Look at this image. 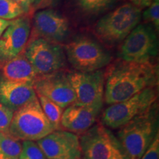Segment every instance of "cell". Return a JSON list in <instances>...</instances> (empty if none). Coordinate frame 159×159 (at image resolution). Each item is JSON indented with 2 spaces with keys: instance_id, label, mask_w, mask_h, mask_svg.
<instances>
[{
  "instance_id": "cell-1",
  "label": "cell",
  "mask_w": 159,
  "mask_h": 159,
  "mask_svg": "<svg viewBox=\"0 0 159 159\" xmlns=\"http://www.w3.org/2000/svg\"><path fill=\"white\" fill-rule=\"evenodd\" d=\"M158 65L119 59L105 71L104 100L108 105L127 100L149 87L158 85Z\"/></svg>"
},
{
  "instance_id": "cell-2",
  "label": "cell",
  "mask_w": 159,
  "mask_h": 159,
  "mask_svg": "<svg viewBox=\"0 0 159 159\" xmlns=\"http://www.w3.org/2000/svg\"><path fill=\"white\" fill-rule=\"evenodd\" d=\"M119 129L116 138L125 159H141L158 134V105L155 103Z\"/></svg>"
},
{
  "instance_id": "cell-3",
  "label": "cell",
  "mask_w": 159,
  "mask_h": 159,
  "mask_svg": "<svg viewBox=\"0 0 159 159\" xmlns=\"http://www.w3.org/2000/svg\"><path fill=\"white\" fill-rule=\"evenodd\" d=\"M142 9L132 3H125L101 18L94 26V33L108 45L124 41L140 22Z\"/></svg>"
},
{
  "instance_id": "cell-4",
  "label": "cell",
  "mask_w": 159,
  "mask_h": 159,
  "mask_svg": "<svg viewBox=\"0 0 159 159\" xmlns=\"http://www.w3.org/2000/svg\"><path fill=\"white\" fill-rule=\"evenodd\" d=\"M53 130L37 97L14 111L8 133L21 142H37Z\"/></svg>"
},
{
  "instance_id": "cell-5",
  "label": "cell",
  "mask_w": 159,
  "mask_h": 159,
  "mask_svg": "<svg viewBox=\"0 0 159 159\" xmlns=\"http://www.w3.org/2000/svg\"><path fill=\"white\" fill-rule=\"evenodd\" d=\"M156 86L149 87L122 102L109 105L102 112L100 122L110 129H119L144 114L156 103Z\"/></svg>"
},
{
  "instance_id": "cell-6",
  "label": "cell",
  "mask_w": 159,
  "mask_h": 159,
  "mask_svg": "<svg viewBox=\"0 0 159 159\" xmlns=\"http://www.w3.org/2000/svg\"><path fill=\"white\" fill-rule=\"evenodd\" d=\"M66 57L73 68L81 72H91L108 66L112 57L98 42L89 37H79L64 47Z\"/></svg>"
},
{
  "instance_id": "cell-7",
  "label": "cell",
  "mask_w": 159,
  "mask_h": 159,
  "mask_svg": "<svg viewBox=\"0 0 159 159\" xmlns=\"http://www.w3.org/2000/svg\"><path fill=\"white\" fill-rule=\"evenodd\" d=\"M81 159H125L118 139L100 122L79 135Z\"/></svg>"
},
{
  "instance_id": "cell-8",
  "label": "cell",
  "mask_w": 159,
  "mask_h": 159,
  "mask_svg": "<svg viewBox=\"0 0 159 159\" xmlns=\"http://www.w3.org/2000/svg\"><path fill=\"white\" fill-rule=\"evenodd\" d=\"M23 53L39 75L64 70L66 66V57L61 44L43 38L31 37Z\"/></svg>"
},
{
  "instance_id": "cell-9",
  "label": "cell",
  "mask_w": 159,
  "mask_h": 159,
  "mask_svg": "<svg viewBox=\"0 0 159 159\" xmlns=\"http://www.w3.org/2000/svg\"><path fill=\"white\" fill-rule=\"evenodd\" d=\"M158 52L156 30L149 24H139L122 41L118 56L128 62H152Z\"/></svg>"
},
{
  "instance_id": "cell-10",
  "label": "cell",
  "mask_w": 159,
  "mask_h": 159,
  "mask_svg": "<svg viewBox=\"0 0 159 159\" xmlns=\"http://www.w3.org/2000/svg\"><path fill=\"white\" fill-rule=\"evenodd\" d=\"M36 94L44 96L62 108L76 102V94L64 70L39 75L33 85Z\"/></svg>"
},
{
  "instance_id": "cell-11",
  "label": "cell",
  "mask_w": 159,
  "mask_h": 159,
  "mask_svg": "<svg viewBox=\"0 0 159 159\" xmlns=\"http://www.w3.org/2000/svg\"><path fill=\"white\" fill-rule=\"evenodd\" d=\"M75 94L76 103L93 105L103 103L105 90V71L102 69L91 72H67Z\"/></svg>"
},
{
  "instance_id": "cell-12",
  "label": "cell",
  "mask_w": 159,
  "mask_h": 159,
  "mask_svg": "<svg viewBox=\"0 0 159 159\" xmlns=\"http://www.w3.org/2000/svg\"><path fill=\"white\" fill-rule=\"evenodd\" d=\"M47 159H81L78 135L55 130L36 142Z\"/></svg>"
},
{
  "instance_id": "cell-13",
  "label": "cell",
  "mask_w": 159,
  "mask_h": 159,
  "mask_svg": "<svg viewBox=\"0 0 159 159\" xmlns=\"http://www.w3.org/2000/svg\"><path fill=\"white\" fill-rule=\"evenodd\" d=\"M31 22L28 16L12 20L0 38V61H6L21 54L28 42Z\"/></svg>"
},
{
  "instance_id": "cell-14",
  "label": "cell",
  "mask_w": 159,
  "mask_h": 159,
  "mask_svg": "<svg viewBox=\"0 0 159 159\" xmlns=\"http://www.w3.org/2000/svg\"><path fill=\"white\" fill-rule=\"evenodd\" d=\"M103 103L81 105L75 102L66 108L61 117L63 130L80 135L94 125L102 111Z\"/></svg>"
},
{
  "instance_id": "cell-15",
  "label": "cell",
  "mask_w": 159,
  "mask_h": 159,
  "mask_svg": "<svg viewBox=\"0 0 159 159\" xmlns=\"http://www.w3.org/2000/svg\"><path fill=\"white\" fill-rule=\"evenodd\" d=\"M69 32L68 19L57 11L43 10L35 13L33 16V37H41L59 43L66 39Z\"/></svg>"
},
{
  "instance_id": "cell-16",
  "label": "cell",
  "mask_w": 159,
  "mask_h": 159,
  "mask_svg": "<svg viewBox=\"0 0 159 159\" xmlns=\"http://www.w3.org/2000/svg\"><path fill=\"white\" fill-rule=\"evenodd\" d=\"M39 76L23 52L13 58L0 61V80L33 85Z\"/></svg>"
},
{
  "instance_id": "cell-17",
  "label": "cell",
  "mask_w": 159,
  "mask_h": 159,
  "mask_svg": "<svg viewBox=\"0 0 159 159\" xmlns=\"http://www.w3.org/2000/svg\"><path fill=\"white\" fill-rule=\"evenodd\" d=\"M36 98L33 85L0 80V103L13 112Z\"/></svg>"
},
{
  "instance_id": "cell-18",
  "label": "cell",
  "mask_w": 159,
  "mask_h": 159,
  "mask_svg": "<svg viewBox=\"0 0 159 159\" xmlns=\"http://www.w3.org/2000/svg\"><path fill=\"white\" fill-rule=\"evenodd\" d=\"M22 143L8 132H0V159H19Z\"/></svg>"
},
{
  "instance_id": "cell-19",
  "label": "cell",
  "mask_w": 159,
  "mask_h": 159,
  "mask_svg": "<svg viewBox=\"0 0 159 159\" xmlns=\"http://www.w3.org/2000/svg\"><path fill=\"white\" fill-rule=\"evenodd\" d=\"M41 108L54 130H61V117L63 108L44 96L36 94Z\"/></svg>"
},
{
  "instance_id": "cell-20",
  "label": "cell",
  "mask_w": 159,
  "mask_h": 159,
  "mask_svg": "<svg viewBox=\"0 0 159 159\" xmlns=\"http://www.w3.org/2000/svg\"><path fill=\"white\" fill-rule=\"evenodd\" d=\"M81 11L87 15H99L111 9L115 0H73Z\"/></svg>"
},
{
  "instance_id": "cell-21",
  "label": "cell",
  "mask_w": 159,
  "mask_h": 159,
  "mask_svg": "<svg viewBox=\"0 0 159 159\" xmlns=\"http://www.w3.org/2000/svg\"><path fill=\"white\" fill-rule=\"evenodd\" d=\"M24 14L22 8L13 0H0V19L13 20Z\"/></svg>"
},
{
  "instance_id": "cell-22",
  "label": "cell",
  "mask_w": 159,
  "mask_h": 159,
  "mask_svg": "<svg viewBox=\"0 0 159 159\" xmlns=\"http://www.w3.org/2000/svg\"><path fill=\"white\" fill-rule=\"evenodd\" d=\"M19 159H47L35 142L25 141Z\"/></svg>"
},
{
  "instance_id": "cell-23",
  "label": "cell",
  "mask_w": 159,
  "mask_h": 159,
  "mask_svg": "<svg viewBox=\"0 0 159 159\" xmlns=\"http://www.w3.org/2000/svg\"><path fill=\"white\" fill-rule=\"evenodd\" d=\"M143 18L147 24L152 23L154 28L158 30L159 27V0H153L143 13Z\"/></svg>"
},
{
  "instance_id": "cell-24",
  "label": "cell",
  "mask_w": 159,
  "mask_h": 159,
  "mask_svg": "<svg viewBox=\"0 0 159 159\" xmlns=\"http://www.w3.org/2000/svg\"><path fill=\"white\" fill-rule=\"evenodd\" d=\"M13 111L0 103V132H8Z\"/></svg>"
},
{
  "instance_id": "cell-25",
  "label": "cell",
  "mask_w": 159,
  "mask_h": 159,
  "mask_svg": "<svg viewBox=\"0 0 159 159\" xmlns=\"http://www.w3.org/2000/svg\"><path fill=\"white\" fill-rule=\"evenodd\" d=\"M141 159H159V136L157 135L153 142L147 149Z\"/></svg>"
},
{
  "instance_id": "cell-26",
  "label": "cell",
  "mask_w": 159,
  "mask_h": 159,
  "mask_svg": "<svg viewBox=\"0 0 159 159\" xmlns=\"http://www.w3.org/2000/svg\"><path fill=\"white\" fill-rule=\"evenodd\" d=\"M22 8L25 13H29L34 5L35 0H13Z\"/></svg>"
},
{
  "instance_id": "cell-27",
  "label": "cell",
  "mask_w": 159,
  "mask_h": 159,
  "mask_svg": "<svg viewBox=\"0 0 159 159\" xmlns=\"http://www.w3.org/2000/svg\"><path fill=\"white\" fill-rule=\"evenodd\" d=\"M153 0H130L131 3L140 9H144L150 5Z\"/></svg>"
},
{
  "instance_id": "cell-28",
  "label": "cell",
  "mask_w": 159,
  "mask_h": 159,
  "mask_svg": "<svg viewBox=\"0 0 159 159\" xmlns=\"http://www.w3.org/2000/svg\"><path fill=\"white\" fill-rule=\"evenodd\" d=\"M12 20H5L0 19V38L5 31V30L7 28V27L11 24Z\"/></svg>"
},
{
  "instance_id": "cell-29",
  "label": "cell",
  "mask_w": 159,
  "mask_h": 159,
  "mask_svg": "<svg viewBox=\"0 0 159 159\" xmlns=\"http://www.w3.org/2000/svg\"><path fill=\"white\" fill-rule=\"evenodd\" d=\"M46 1H47V0H35L34 5H33V6L39 7V6L42 5L43 3H44V2H46Z\"/></svg>"
}]
</instances>
